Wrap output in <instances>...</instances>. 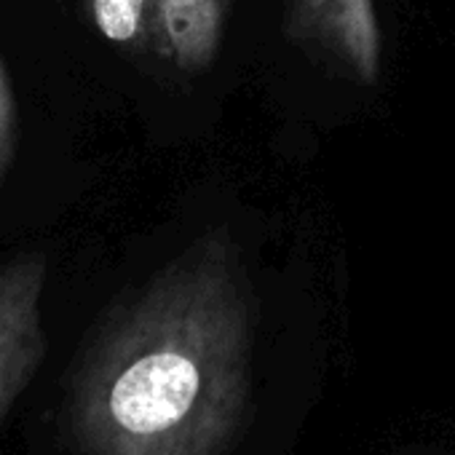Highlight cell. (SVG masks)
<instances>
[{
	"label": "cell",
	"mask_w": 455,
	"mask_h": 455,
	"mask_svg": "<svg viewBox=\"0 0 455 455\" xmlns=\"http://www.w3.org/2000/svg\"><path fill=\"white\" fill-rule=\"evenodd\" d=\"M89 25L116 49L145 57L153 54L156 0H78Z\"/></svg>",
	"instance_id": "5"
},
{
	"label": "cell",
	"mask_w": 455,
	"mask_h": 455,
	"mask_svg": "<svg viewBox=\"0 0 455 455\" xmlns=\"http://www.w3.org/2000/svg\"><path fill=\"white\" fill-rule=\"evenodd\" d=\"M231 0H156L153 49L177 70H206L222 44Z\"/></svg>",
	"instance_id": "4"
},
{
	"label": "cell",
	"mask_w": 455,
	"mask_h": 455,
	"mask_svg": "<svg viewBox=\"0 0 455 455\" xmlns=\"http://www.w3.org/2000/svg\"><path fill=\"white\" fill-rule=\"evenodd\" d=\"M252 292L212 228L102 322L68 388L78 455H225L250 399Z\"/></svg>",
	"instance_id": "1"
},
{
	"label": "cell",
	"mask_w": 455,
	"mask_h": 455,
	"mask_svg": "<svg viewBox=\"0 0 455 455\" xmlns=\"http://www.w3.org/2000/svg\"><path fill=\"white\" fill-rule=\"evenodd\" d=\"M46 255L20 252L0 268V426L46 359L41 295Z\"/></svg>",
	"instance_id": "2"
},
{
	"label": "cell",
	"mask_w": 455,
	"mask_h": 455,
	"mask_svg": "<svg viewBox=\"0 0 455 455\" xmlns=\"http://www.w3.org/2000/svg\"><path fill=\"white\" fill-rule=\"evenodd\" d=\"M17 142H20V110H17V94L12 76L0 60V182L6 180L14 158H17Z\"/></svg>",
	"instance_id": "6"
},
{
	"label": "cell",
	"mask_w": 455,
	"mask_h": 455,
	"mask_svg": "<svg viewBox=\"0 0 455 455\" xmlns=\"http://www.w3.org/2000/svg\"><path fill=\"white\" fill-rule=\"evenodd\" d=\"M287 36L356 84L380 76V28L375 0H290Z\"/></svg>",
	"instance_id": "3"
}]
</instances>
